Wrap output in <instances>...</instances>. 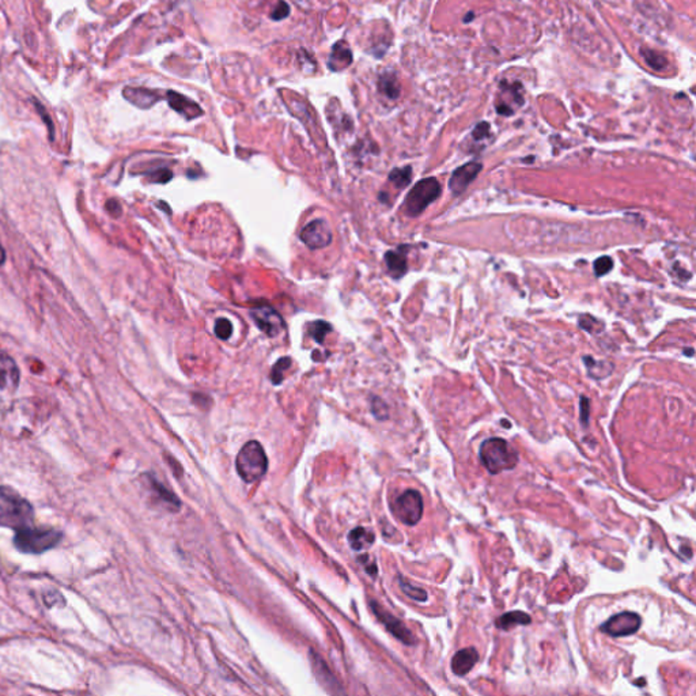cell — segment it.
<instances>
[{
	"label": "cell",
	"instance_id": "cell-1",
	"mask_svg": "<svg viewBox=\"0 0 696 696\" xmlns=\"http://www.w3.org/2000/svg\"><path fill=\"white\" fill-rule=\"evenodd\" d=\"M479 459L491 475H498L503 470H512L520 461L517 449L512 446L506 440L498 437L483 441L479 449Z\"/></svg>",
	"mask_w": 696,
	"mask_h": 696
},
{
	"label": "cell",
	"instance_id": "cell-2",
	"mask_svg": "<svg viewBox=\"0 0 696 696\" xmlns=\"http://www.w3.org/2000/svg\"><path fill=\"white\" fill-rule=\"evenodd\" d=\"M34 513L32 505L12 488L0 487V525L21 529L29 527Z\"/></svg>",
	"mask_w": 696,
	"mask_h": 696
},
{
	"label": "cell",
	"instance_id": "cell-3",
	"mask_svg": "<svg viewBox=\"0 0 696 696\" xmlns=\"http://www.w3.org/2000/svg\"><path fill=\"white\" fill-rule=\"evenodd\" d=\"M235 468L245 483H254L261 479L268 469V459L260 442L250 441L239 451Z\"/></svg>",
	"mask_w": 696,
	"mask_h": 696
},
{
	"label": "cell",
	"instance_id": "cell-4",
	"mask_svg": "<svg viewBox=\"0 0 696 696\" xmlns=\"http://www.w3.org/2000/svg\"><path fill=\"white\" fill-rule=\"evenodd\" d=\"M62 538V533L55 529L25 527L18 529L14 542L25 553H43L58 545Z\"/></svg>",
	"mask_w": 696,
	"mask_h": 696
},
{
	"label": "cell",
	"instance_id": "cell-5",
	"mask_svg": "<svg viewBox=\"0 0 696 696\" xmlns=\"http://www.w3.org/2000/svg\"><path fill=\"white\" fill-rule=\"evenodd\" d=\"M441 195V184L430 177L413 185L404 202V211L408 217L420 215Z\"/></svg>",
	"mask_w": 696,
	"mask_h": 696
},
{
	"label": "cell",
	"instance_id": "cell-6",
	"mask_svg": "<svg viewBox=\"0 0 696 696\" xmlns=\"http://www.w3.org/2000/svg\"><path fill=\"white\" fill-rule=\"evenodd\" d=\"M394 517L409 527L416 525L423 517V498L416 490H407L392 503Z\"/></svg>",
	"mask_w": 696,
	"mask_h": 696
},
{
	"label": "cell",
	"instance_id": "cell-7",
	"mask_svg": "<svg viewBox=\"0 0 696 696\" xmlns=\"http://www.w3.org/2000/svg\"><path fill=\"white\" fill-rule=\"evenodd\" d=\"M640 625H642V619L638 614L625 611V612H620V614L611 616L605 623H603L600 627V631L607 635L619 638V636H627V635L635 634L640 628Z\"/></svg>",
	"mask_w": 696,
	"mask_h": 696
},
{
	"label": "cell",
	"instance_id": "cell-8",
	"mask_svg": "<svg viewBox=\"0 0 696 696\" xmlns=\"http://www.w3.org/2000/svg\"><path fill=\"white\" fill-rule=\"evenodd\" d=\"M250 315L257 325L267 336L275 337L285 329V321L282 315L268 305H259L250 310Z\"/></svg>",
	"mask_w": 696,
	"mask_h": 696
},
{
	"label": "cell",
	"instance_id": "cell-9",
	"mask_svg": "<svg viewBox=\"0 0 696 696\" xmlns=\"http://www.w3.org/2000/svg\"><path fill=\"white\" fill-rule=\"evenodd\" d=\"M370 607H372L374 615L385 625V628L394 638H397L400 642H403L404 645H408V646H412L416 643L413 634L408 629V627L401 620L397 619L396 616L389 614L387 610H384L376 601H372Z\"/></svg>",
	"mask_w": 696,
	"mask_h": 696
},
{
	"label": "cell",
	"instance_id": "cell-10",
	"mask_svg": "<svg viewBox=\"0 0 696 696\" xmlns=\"http://www.w3.org/2000/svg\"><path fill=\"white\" fill-rule=\"evenodd\" d=\"M300 238L310 249H321L332 242V230L326 221L314 219L301 230Z\"/></svg>",
	"mask_w": 696,
	"mask_h": 696
},
{
	"label": "cell",
	"instance_id": "cell-11",
	"mask_svg": "<svg viewBox=\"0 0 696 696\" xmlns=\"http://www.w3.org/2000/svg\"><path fill=\"white\" fill-rule=\"evenodd\" d=\"M481 167L483 166L479 162H468L461 167H459L457 170H455V173L452 174V177L449 180V189L452 191V193L456 196L461 195L468 188V185L480 173Z\"/></svg>",
	"mask_w": 696,
	"mask_h": 696
},
{
	"label": "cell",
	"instance_id": "cell-12",
	"mask_svg": "<svg viewBox=\"0 0 696 696\" xmlns=\"http://www.w3.org/2000/svg\"><path fill=\"white\" fill-rule=\"evenodd\" d=\"M166 99L170 105V108L180 113L184 119L187 120H193V119H197L200 116H203V109L195 102L192 101L191 98L177 93V91H173V90H169L166 93Z\"/></svg>",
	"mask_w": 696,
	"mask_h": 696
},
{
	"label": "cell",
	"instance_id": "cell-13",
	"mask_svg": "<svg viewBox=\"0 0 696 696\" xmlns=\"http://www.w3.org/2000/svg\"><path fill=\"white\" fill-rule=\"evenodd\" d=\"M19 384V370L15 361L0 348V387L7 390L16 389Z\"/></svg>",
	"mask_w": 696,
	"mask_h": 696
},
{
	"label": "cell",
	"instance_id": "cell-14",
	"mask_svg": "<svg viewBox=\"0 0 696 696\" xmlns=\"http://www.w3.org/2000/svg\"><path fill=\"white\" fill-rule=\"evenodd\" d=\"M479 661V653L475 647H465L459 650L452 658V672L456 676L463 677L468 675Z\"/></svg>",
	"mask_w": 696,
	"mask_h": 696
},
{
	"label": "cell",
	"instance_id": "cell-15",
	"mask_svg": "<svg viewBox=\"0 0 696 696\" xmlns=\"http://www.w3.org/2000/svg\"><path fill=\"white\" fill-rule=\"evenodd\" d=\"M123 95L128 102L141 109H149L156 101L160 99L158 91L149 90L145 87H125L123 90Z\"/></svg>",
	"mask_w": 696,
	"mask_h": 696
},
{
	"label": "cell",
	"instance_id": "cell-16",
	"mask_svg": "<svg viewBox=\"0 0 696 696\" xmlns=\"http://www.w3.org/2000/svg\"><path fill=\"white\" fill-rule=\"evenodd\" d=\"M352 60H354V56H352V52H351L350 47L347 45V43L337 41L333 45L332 52L329 55L328 67L332 71H341V70L347 69L352 63Z\"/></svg>",
	"mask_w": 696,
	"mask_h": 696
},
{
	"label": "cell",
	"instance_id": "cell-17",
	"mask_svg": "<svg viewBox=\"0 0 696 696\" xmlns=\"http://www.w3.org/2000/svg\"><path fill=\"white\" fill-rule=\"evenodd\" d=\"M385 263H387V272L394 278L400 279L407 274L408 264L405 253H403V248L398 250H389L385 253Z\"/></svg>",
	"mask_w": 696,
	"mask_h": 696
},
{
	"label": "cell",
	"instance_id": "cell-18",
	"mask_svg": "<svg viewBox=\"0 0 696 696\" xmlns=\"http://www.w3.org/2000/svg\"><path fill=\"white\" fill-rule=\"evenodd\" d=\"M531 623H532V618L528 614H525L523 611H513V612H507V614L499 616L495 621V625L499 629L509 631L517 625H528Z\"/></svg>",
	"mask_w": 696,
	"mask_h": 696
},
{
	"label": "cell",
	"instance_id": "cell-19",
	"mask_svg": "<svg viewBox=\"0 0 696 696\" xmlns=\"http://www.w3.org/2000/svg\"><path fill=\"white\" fill-rule=\"evenodd\" d=\"M374 540H376L374 533L363 527H358L348 533V542L351 548L355 551H363L372 547Z\"/></svg>",
	"mask_w": 696,
	"mask_h": 696
},
{
	"label": "cell",
	"instance_id": "cell-20",
	"mask_svg": "<svg viewBox=\"0 0 696 696\" xmlns=\"http://www.w3.org/2000/svg\"><path fill=\"white\" fill-rule=\"evenodd\" d=\"M311 660H313V667H314V672H315V676L318 677L320 683H322L325 687L331 686V693H339L335 687H339V684L336 683L335 677L331 675V672L328 671L326 665L311 651Z\"/></svg>",
	"mask_w": 696,
	"mask_h": 696
},
{
	"label": "cell",
	"instance_id": "cell-21",
	"mask_svg": "<svg viewBox=\"0 0 696 696\" xmlns=\"http://www.w3.org/2000/svg\"><path fill=\"white\" fill-rule=\"evenodd\" d=\"M379 90L387 95L389 99H397L400 95V83L392 73H385L379 79Z\"/></svg>",
	"mask_w": 696,
	"mask_h": 696
},
{
	"label": "cell",
	"instance_id": "cell-22",
	"mask_svg": "<svg viewBox=\"0 0 696 696\" xmlns=\"http://www.w3.org/2000/svg\"><path fill=\"white\" fill-rule=\"evenodd\" d=\"M412 178V167L405 166L401 169H394L389 174V181L398 189H404L409 185Z\"/></svg>",
	"mask_w": 696,
	"mask_h": 696
},
{
	"label": "cell",
	"instance_id": "cell-23",
	"mask_svg": "<svg viewBox=\"0 0 696 696\" xmlns=\"http://www.w3.org/2000/svg\"><path fill=\"white\" fill-rule=\"evenodd\" d=\"M152 484H153V488H154L155 492L159 495V498L162 499V502H165L173 512H178L181 509V502L180 499L171 492L169 491L167 488H165L160 483H158L156 480H152Z\"/></svg>",
	"mask_w": 696,
	"mask_h": 696
},
{
	"label": "cell",
	"instance_id": "cell-24",
	"mask_svg": "<svg viewBox=\"0 0 696 696\" xmlns=\"http://www.w3.org/2000/svg\"><path fill=\"white\" fill-rule=\"evenodd\" d=\"M331 331H332L331 324L322 320H317L309 325V335L318 344H322L325 341V337Z\"/></svg>",
	"mask_w": 696,
	"mask_h": 696
},
{
	"label": "cell",
	"instance_id": "cell-25",
	"mask_svg": "<svg viewBox=\"0 0 696 696\" xmlns=\"http://www.w3.org/2000/svg\"><path fill=\"white\" fill-rule=\"evenodd\" d=\"M640 53H642V56H643L645 62H646V63H647V64H649L653 70H656V71H661V70H664V69L667 67V64H668L667 59H665L662 55L657 53L656 51H651V49L643 48V49L640 51Z\"/></svg>",
	"mask_w": 696,
	"mask_h": 696
},
{
	"label": "cell",
	"instance_id": "cell-26",
	"mask_svg": "<svg viewBox=\"0 0 696 696\" xmlns=\"http://www.w3.org/2000/svg\"><path fill=\"white\" fill-rule=\"evenodd\" d=\"M398 584H400V588L401 590L412 600L415 601H420V603H424L427 600V592L420 589V588H416L413 585H411L408 581H405L403 577L398 578Z\"/></svg>",
	"mask_w": 696,
	"mask_h": 696
},
{
	"label": "cell",
	"instance_id": "cell-27",
	"mask_svg": "<svg viewBox=\"0 0 696 696\" xmlns=\"http://www.w3.org/2000/svg\"><path fill=\"white\" fill-rule=\"evenodd\" d=\"M291 366V359L287 358V357H283L280 358L272 368V372H271V380H272V384L274 385H280L283 383V379H285V372L289 370V368Z\"/></svg>",
	"mask_w": 696,
	"mask_h": 696
},
{
	"label": "cell",
	"instance_id": "cell-28",
	"mask_svg": "<svg viewBox=\"0 0 696 696\" xmlns=\"http://www.w3.org/2000/svg\"><path fill=\"white\" fill-rule=\"evenodd\" d=\"M214 331H215V335L221 340H229L232 335V322L229 320H226V318H218L217 322H215Z\"/></svg>",
	"mask_w": 696,
	"mask_h": 696
},
{
	"label": "cell",
	"instance_id": "cell-29",
	"mask_svg": "<svg viewBox=\"0 0 696 696\" xmlns=\"http://www.w3.org/2000/svg\"><path fill=\"white\" fill-rule=\"evenodd\" d=\"M614 267V261L611 257L608 256H603L600 259H597L595 261V274L600 278V276H604L605 274H608Z\"/></svg>",
	"mask_w": 696,
	"mask_h": 696
},
{
	"label": "cell",
	"instance_id": "cell-30",
	"mask_svg": "<svg viewBox=\"0 0 696 696\" xmlns=\"http://www.w3.org/2000/svg\"><path fill=\"white\" fill-rule=\"evenodd\" d=\"M579 420H581V424L584 427H588L589 426V418H590V401L588 397L585 396H581V403H579Z\"/></svg>",
	"mask_w": 696,
	"mask_h": 696
},
{
	"label": "cell",
	"instance_id": "cell-31",
	"mask_svg": "<svg viewBox=\"0 0 696 696\" xmlns=\"http://www.w3.org/2000/svg\"><path fill=\"white\" fill-rule=\"evenodd\" d=\"M372 412L373 415L380 419V420H385L387 418V404L379 398V397H374L373 401H372Z\"/></svg>",
	"mask_w": 696,
	"mask_h": 696
},
{
	"label": "cell",
	"instance_id": "cell-32",
	"mask_svg": "<svg viewBox=\"0 0 696 696\" xmlns=\"http://www.w3.org/2000/svg\"><path fill=\"white\" fill-rule=\"evenodd\" d=\"M290 14V7L289 4L285 1V0H279L278 1V5L274 8L272 14H271V18L274 21H282L285 19L287 15Z\"/></svg>",
	"mask_w": 696,
	"mask_h": 696
},
{
	"label": "cell",
	"instance_id": "cell-33",
	"mask_svg": "<svg viewBox=\"0 0 696 696\" xmlns=\"http://www.w3.org/2000/svg\"><path fill=\"white\" fill-rule=\"evenodd\" d=\"M150 178H152V181H153V182L166 184V182H169V181L173 178V173H171V170H169V169H165V167H163V169H158V170L153 171V173L150 174Z\"/></svg>",
	"mask_w": 696,
	"mask_h": 696
},
{
	"label": "cell",
	"instance_id": "cell-34",
	"mask_svg": "<svg viewBox=\"0 0 696 696\" xmlns=\"http://www.w3.org/2000/svg\"><path fill=\"white\" fill-rule=\"evenodd\" d=\"M488 134H490V124L485 123V121L477 124L475 127V130L472 131V136H473L475 141H481V139L487 138Z\"/></svg>",
	"mask_w": 696,
	"mask_h": 696
},
{
	"label": "cell",
	"instance_id": "cell-35",
	"mask_svg": "<svg viewBox=\"0 0 696 696\" xmlns=\"http://www.w3.org/2000/svg\"><path fill=\"white\" fill-rule=\"evenodd\" d=\"M359 562L363 564V567L366 568V571L370 574V575H377V564L374 560L370 559V556L368 553H365L362 557H359Z\"/></svg>",
	"mask_w": 696,
	"mask_h": 696
},
{
	"label": "cell",
	"instance_id": "cell-36",
	"mask_svg": "<svg viewBox=\"0 0 696 696\" xmlns=\"http://www.w3.org/2000/svg\"><path fill=\"white\" fill-rule=\"evenodd\" d=\"M106 208H108V211H109L110 214H113V215H116V217H117V215H120V213H121V207H120V204H119L116 200H110V202H108Z\"/></svg>",
	"mask_w": 696,
	"mask_h": 696
},
{
	"label": "cell",
	"instance_id": "cell-37",
	"mask_svg": "<svg viewBox=\"0 0 696 696\" xmlns=\"http://www.w3.org/2000/svg\"><path fill=\"white\" fill-rule=\"evenodd\" d=\"M34 104H36V106H37V110L40 112L41 117H43V119H45V121H47V124H48V128H49V132H51V135H52V132H53V128H52V124H51V121H49V117H48V115H47V112H45V108H43V106H41V105H40V104H38L37 101H34Z\"/></svg>",
	"mask_w": 696,
	"mask_h": 696
},
{
	"label": "cell",
	"instance_id": "cell-38",
	"mask_svg": "<svg viewBox=\"0 0 696 696\" xmlns=\"http://www.w3.org/2000/svg\"><path fill=\"white\" fill-rule=\"evenodd\" d=\"M4 260H5V252H4V248L0 243V265H3Z\"/></svg>",
	"mask_w": 696,
	"mask_h": 696
},
{
	"label": "cell",
	"instance_id": "cell-39",
	"mask_svg": "<svg viewBox=\"0 0 696 696\" xmlns=\"http://www.w3.org/2000/svg\"><path fill=\"white\" fill-rule=\"evenodd\" d=\"M684 355H688V357H693L694 355V348H690V350H684Z\"/></svg>",
	"mask_w": 696,
	"mask_h": 696
}]
</instances>
